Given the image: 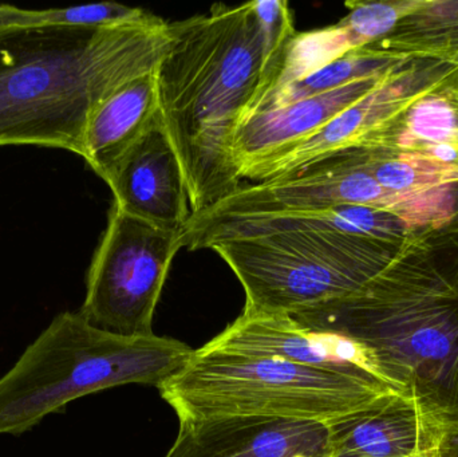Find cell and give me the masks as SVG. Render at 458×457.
<instances>
[{
    "instance_id": "52a82bcc",
    "label": "cell",
    "mask_w": 458,
    "mask_h": 457,
    "mask_svg": "<svg viewBox=\"0 0 458 457\" xmlns=\"http://www.w3.org/2000/svg\"><path fill=\"white\" fill-rule=\"evenodd\" d=\"M182 230L145 222L113 204L80 313L115 334H155L153 317L172 262L182 249Z\"/></svg>"
},
{
    "instance_id": "2e32d148",
    "label": "cell",
    "mask_w": 458,
    "mask_h": 457,
    "mask_svg": "<svg viewBox=\"0 0 458 457\" xmlns=\"http://www.w3.org/2000/svg\"><path fill=\"white\" fill-rule=\"evenodd\" d=\"M369 46L400 61L458 70V0H405V13L392 34Z\"/></svg>"
},
{
    "instance_id": "6da1fadb",
    "label": "cell",
    "mask_w": 458,
    "mask_h": 457,
    "mask_svg": "<svg viewBox=\"0 0 458 457\" xmlns=\"http://www.w3.org/2000/svg\"><path fill=\"white\" fill-rule=\"evenodd\" d=\"M169 24L171 43L156 69L160 113L196 215L242 185L234 133L268 90L296 32L280 0L215 4Z\"/></svg>"
},
{
    "instance_id": "ba28073f",
    "label": "cell",
    "mask_w": 458,
    "mask_h": 457,
    "mask_svg": "<svg viewBox=\"0 0 458 457\" xmlns=\"http://www.w3.org/2000/svg\"><path fill=\"white\" fill-rule=\"evenodd\" d=\"M458 70L425 61H405L360 101L339 113L296 147L250 166L242 180L261 182L291 176L347 150H392L411 107L448 88Z\"/></svg>"
},
{
    "instance_id": "5bb4252c",
    "label": "cell",
    "mask_w": 458,
    "mask_h": 457,
    "mask_svg": "<svg viewBox=\"0 0 458 457\" xmlns=\"http://www.w3.org/2000/svg\"><path fill=\"white\" fill-rule=\"evenodd\" d=\"M327 427L328 457H414L443 453L448 445L420 408L401 394Z\"/></svg>"
},
{
    "instance_id": "9a60e30c",
    "label": "cell",
    "mask_w": 458,
    "mask_h": 457,
    "mask_svg": "<svg viewBox=\"0 0 458 457\" xmlns=\"http://www.w3.org/2000/svg\"><path fill=\"white\" fill-rule=\"evenodd\" d=\"M160 112L155 72L121 86L91 114L82 157L104 179L110 168L144 136Z\"/></svg>"
},
{
    "instance_id": "8fae6325",
    "label": "cell",
    "mask_w": 458,
    "mask_h": 457,
    "mask_svg": "<svg viewBox=\"0 0 458 457\" xmlns=\"http://www.w3.org/2000/svg\"><path fill=\"white\" fill-rule=\"evenodd\" d=\"M165 457H328V427L261 416L187 421Z\"/></svg>"
},
{
    "instance_id": "44dd1931",
    "label": "cell",
    "mask_w": 458,
    "mask_h": 457,
    "mask_svg": "<svg viewBox=\"0 0 458 457\" xmlns=\"http://www.w3.org/2000/svg\"><path fill=\"white\" fill-rule=\"evenodd\" d=\"M346 7L349 13L338 23L358 48L392 34L405 13V2H347Z\"/></svg>"
},
{
    "instance_id": "7a4b0ae2",
    "label": "cell",
    "mask_w": 458,
    "mask_h": 457,
    "mask_svg": "<svg viewBox=\"0 0 458 457\" xmlns=\"http://www.w3.org/2000/svg\"><path fill=\"white\" fill-rule=\"evenodd\" d=\"M290 316L360 346L446 444L458 437V267L441 265L417 236L362 289Z\"/></svg>"
},
{
    "instance_id": "e0dca14e",
    "label": "cell",
    "mask_w": 458,
    "mask_h": 457,
    "mask_svg": "<svg viewBox=\"0 0 458 457\" xmlns=\"http://www.w3.org/2000/svg\"><path fill=\"white\" fill-rule=\"evenodd\" d=\"M401 62L403 61L376 50L369 45L355 48L336 61L331 62L327 66L312 72L309 77L301 78L264 94L253 102L252 106L245 113L244 118L260 114V113L272 112L301 99L327 93L360 78L386 72Z\"/></svg>"
},
{
    "instance_id": "5b68a950",
    "label": "cell",
    "mask_w": 458,
    "mask_h": 457,
    "mask_svg": "<svg viewBox=\"0 0 458 457\" xmlns=\"http://www.w3.org/2000/svg\"><path fill=\"white\" fill-rule=\"evenodd\" d=\"M158 391L180 423L261 416L327 424L401 394L381 380L204 346Z\"/></svg>"
},
{
    "instance_id": "7c38bea8",
    "label": "cell",
    "mask_w": 458,
    "mask_h": 457,
    "mask_svg": "<svg viewBox=\"0 0 458 457\" xmlns=\"http://www.w3.org/2000/svg\"><path fill=\"white\" fill-rule=\"evenodd\" d=\"M335 156L365 169L393 193L398 219L411 233L438 228L456 211L458 173L451 164L416 150H347Z\"/></svg>"
},
{
    "instance_id": "7402d4cb",
    "label": "cell",
    "mask_w": 458,
    "mask_h": 457,
    "mask_svg": "<svg viewBox=\"0 0 458 457\" xmlns=\"http://www.w3.org/2000/svg\"><path fill=\"white\" fill-rule=\"evenodd\" d=\"M443 457H458V437L452 440L445 450L443 451Z\"/></svg>"
},
{
    "instance_id": "30bf717a",
    "label": "cell",
    "mask_w": 458,
    "mask_h": 457,
    "mask_svg": "<svg viewBox=\"0 0 458 457\" xmlns=\"http://www.w3.org/2000/svg\"><path fill=\"white\" fill-rule=\"evenodd\" d=\"M204 348L242 356L283 360L303 367L386 383L360 346L339 335L310 332L290 314L244 311Z\"/></svg>"
},
{
    "instance_id": "8992f818",
    "label": "cell",
    "mask_w": 458,
    "mask_h": 457,
    "mask_svg": "<svg viewBox=\"0 0 458 457\" xmlns=\"http://www.w3.org/2000/svg\"><path fill=\"white\" fill-rule=\"evenodd\" d=\"M401 244L349 233H285L227 239L209 250L242 284L244 311L293 314L362 289Z\"/></svg>"
},
{
    "instance_id": "603a6c76",
    "label": "cell",
    "mask_w": 458,
    "mask_h": 457,
    "mask_svg": "<svg viewBox=\"0 0 458 457\" xmlns=\"http://www.w3.org/2000/svg\"><path fill=\"white\" fill-rule=\"evenodd\" d=\"M449 93H451V96L454 97V101L457 102L458 105V78L456 80H454V83H452L451 86L448 88ZM454 148H456L457 153H458V139L456 141V144H454ZM454 168H456L457 173H458V157L456 164H454Z\"/></svg>"
},
{
    "instance_id": "cb8c5ba5",
    "label": "cell",
    "mask_w": 458,
    "mask_h": 457,
    "mask_svg": "<svg viewBox=\"0 0 458 457\" xmlns=\"http://www.w3.org/2000/svg\"><path fill=\"white\" fill-rule=\"evenodd\" d=\"M414 457H443V453H427V455H419Z\"/></svg>"
},
{
    "instance_id": "ac0fdd59",
    "label": "cell",
    "mask_w": 458,
    "mask_h": 457,
    "mask_svg": "<svg viewBox=\"0 0 458 457\" xmlns=\"http://www.w3.org/2000/svg\"><path fill=\"white\" fill-rule=\"evenodd\" d=\"M355 48L358 47L354 40L339 23L295 34L285 46L279 72L264 94L309 77Z\"/></svg>"
},
{
    "instance_id": "4fadbf2b",
    "label": "cell",
    "mask_w": 458,
    "mask_h": 457,
    "mask_svg": "<svg viewBox=\"0 0 458 457\" xmlns=\"http://www.w3.org/2000/svg\"><path fill=\"white\" fill-rule=\"evenodd\" d=\"M401 63L379 74L352 80L327 93L244 118L233 139V158L240 177L250 166L269 160L317 133L339 113L374 90Z\"/></svg>"
},
{
    "instance_id": "277c9868",
    "label": "cell",
    "mask_w": 458,
    "mask_h": 457,
    "mask_svg": "<svg viewBox=\"0 0 458 457\" xmlns=\"http://www.w3.org/2000/svg\"><path fill=\"white\" fill-rule=\"evenodd\" d=\"M193 349L172 338L128 337L91 325L82 314H58L0 377V436L29 432L81 397L114 386H160Z\"/></svg>"
},
{
    "instance_id": "9c48e42d",
    "label": "cell",
    "mask_w": 458,
    "mask_h": 457,
    "mask_svg": "<svg viewBox=\"0 0 458 457\" xmlns=\"http://www.w3.org/2000/svg\"><path fill=\"white\" fill-rule=\"evenodd\" d=\"M104 180L113 204L131 216L169 230H182L192 216L184 172L160 112Z\"/></svg>"
},
{
    "instance_id": "ffe728a7",
    "label": "cell",
    "mask_w": 458,
    "mask_h": 457,
    "mask_svg": "<svg viewBox=\"0 0 458 457\" xmlns=\"http://www.w3.org/2000/svg\"><path fill=\"white\" fill-rule=\"evenodd\" d=\"M139 18L136 7L105 2L50 10H21L0 4V31L19 27L64 24V26L104 27L128 23Z\"/></svg>"
},
{
    "instance_id": "3957f363",
    "label": "cell",
    "mask_w": 458,
    "mask_h": 457,
    "mask_svg": "<svg viewBox=\"0 0 458 457\" xmlns=\"http://www.w3.org/2000/svg\"><path fill=\"white\" fill-rule=\"evenodd\" d=\"M169 43L171 24L156 15L113 26L0 31V147L82 156L97 107L129 80L155 72Z\"/></svg>"
},
{
    "instance_id": "d6986e66",
    "label": "cell",
    "mask_w": 458,
    "mask_h": 457,
    "mask_svg": "<svg viewBox=\"0 0 458 457\" xmlns=\"http://www.w3.org/2000/svg\"><path fill=\"white\" fill-rule=\"evenodd\" d=\"M448 88L424 97L411 107L392 152H421L444 144L454 147L458 139V105Z\"/></svg>"
}]
</instances>
